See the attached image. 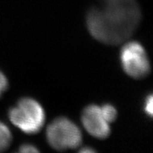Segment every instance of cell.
Here are the masks:
<instances>
[{"label":"cell","mask_w":153,"mask_h":153,"mask_svg":"<svg viewBox=\"0 0 153 153\" xmlns=\"http://www.w3.org/2000/svg\"><path fill=\"white\" fill-rule=\"evenodd\" d=\"M141 18L136 0H97L87 14L86 22L96 40L116 45L131 37Z\"/></svg>","instance_id":"cell-1"},{"label":"cell","mask_w":153,"mask_h":153,"mask_svg":"<svg viewBox=\"0 0 153 153\" xmlns=\"http://www.w3.org/2000/svg\"><path fill=\"white\" fill-rule=\"evenodd\" d=\"M12 123L27 134H34L42 129L45 115L42 105L30 98H24L9 111Z\"/></svg>","instance_id":"cell-2"},{"label":"cell","mask_w":153,"mask_h":153,"mask_svg":"<svg viewBox=\"0 0 153 153\" xmlns=\"http://www.w3.org/2000/svg\"><path fill=\"white\" fill-rule=\"evenodd\" d=\"M46 137L51 147L58 151L76 149L82 142L81 130L65 117H59L48 125Z\"/></svg>","instance_id":"cell-3"},{"label":"cell","mask_w":153,"mask_h":153,"mask_svg":"<svg viewBox=\"0 0 153 153\" xmlns=\"http://www.w3.org/2000/svg\"><path fill=\"white\" fill-rule=\"evenodd\" d=\"M120 61L124 72L134 79H141L150 73V62L144 47L137 42H130L122 47Z\"/></svg>","instance_id":"cell-4"},{"label":"cell","mask_w":153,"mask_h":153,"mask_svg":"<svg viewBox=\"0 0 153 153\" xmlns=\"http://www.w3.org/2000/svg\"><path fill=\"white\" fill-rule=\"evenodd\" d=\"M81 121L86 131L93 137L104 139L110 134V127L103 116L101 107L90 105L84 109Z\"/></svg>","instance_id":"cell-5"},{"label":"cell","mask_w":153,"mask_h":153,"mask_svg":"<svg viewBox=\"0 0 153 153\" xmlns=\"http://www.w3.org/2000/svg\"><path fill=\"white\" fill-rule=\"evenodd\" d=\"M12 134L5 123L0 121V152L5 151L11 144Z\"/></svg>","instance_id":"cell-6"},{"label":"cell","mask_w":153,"mask_h":153,"mask_svg":"<svg viewBox=\"0 0 153 153\" xmlns=\"http://www.w3.org/2000/svg\"><path fill=\"white\" fill-rule=\"evenodd\" d=\"M102 114L108 123H113L117 119V111L113 105L110 104H105L101 107Z\"/></svg>","instance_id":"cell-7"},{"label":"cell","mask_w":153,"mask_h":153,"mask_svg":"<svg viewBox=\"0 0 153 153\" xmlns=\"http://www.w3.org/2000/svg\"><path fill=\"white\" fill-rule=\"evenodd\" d=\"M153 97L152 94L147 96L145 102V111L146 112L149 117H152V109H153Z\"/></svg>","instance_id":"cell-8"},{"label":"cell","mask_w":153,"mask_h":153,"mask_svg":"<svg viewBox=\"0 0 153 153\" xmlns=\"http://www.w3.org/2000/svg\"><path fill=\"white\" fill-rule=\"evenodd\" d=\"M8 88V81L4 74L0 71V97Z\"/></svg>","instance_id":"cell-9"},{"label":"cell","mask_w":153,"mask_h":153,"mask_svg":"<svg viewBox=\"0 0 153 153\" xmlns=\"http://www.w3.org/2000/svg\"><path fill=\"white\" fill-rule=\"evenodd\" d=\"M20 152L27 153V152H38V149H36L35 146L30 144H25V145H21L20 147Z\"/></svg>","instance_id":"cell-10"},{"label":"cell","mask_w":153,"mask_h":153,"mask_svg":"<svg viewBox=\"0 0 153 153\" xmlns=\"http://www.w3.org/2000/svg\"><path fill=\"white\" fill-rule=\"evenodd\" d=\"M80 152H84V153H86V152H95V150H93L92 149H90L88 147H86V148H83L82 149L80 150Z\"/></svg>","instance_id":"cell-11"}]
</instances>
